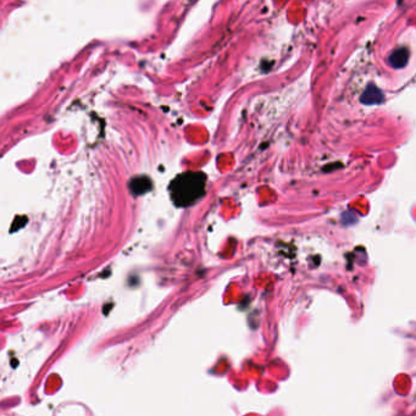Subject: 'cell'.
<instances>
[{"mask_svg":"<svg viewBox=\"0 0 416 416\" xmlns=\"http://www.w3.org/2000/svg\"><path fill=\"white\" fill-rule=\"evenodd\" d=\"M206 176L200 172H187L177 176L170 186L172 202L177 206H189L205 194Z\"/></svg>","mask_w":416,"mask_h":416,"instance_id":"6da1fadb","label":"cell"},{"mask_svg":"<svg viewBox=\"0 0 416 416\" xmlns=\"http://www.w3.org/2000/svg\"><path fill=\"white\" fill-rule=\"evenodd\" d=\"M406 59H408V52L405 49H398L390 55L389 60L390 64L393 65L394 67H402L403 65L406 64Z\"/></svg>","mask_w":416,"mask_h":416,"instance_id":"7a4b0ae2","label":"cell"}]
</instances>
